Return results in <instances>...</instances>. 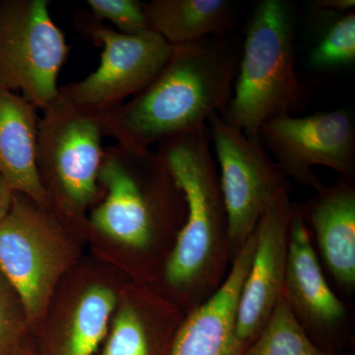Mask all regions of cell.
Instances as JSON below:
<instances>
[{
  "mask_svg": "<svg viewBox=\"0 0 355 355\" xmlns=\"http://www.w3.org/2000/svg\"><path fill=\"white\" fill-rule=\"evenodd\" d=\"M223 36L174 46L158 76L104 113L105 135L121 146H150L187 135L222 114L233 95L237 53Z\"/></svg>",
  "mask_w": 355,
  "mask_h": 355,
  "instance_id": "obj_1",
  "label": "cell"
},
{
  "mask_svg": "<svg viewBox=\"0 0 355 355\" xmlns=\"http://www.w3.org/2000/svg\"><path fill=\"white\" fill-rule=\"evenodd\" d=\"M210 146L205 125L161 142L157 149L186 202V219L166 261L164 277L188 299V313L216 293L232 263L227 210Z\"/></svg>",
  "mask_w": 355,
  "mask_h": 355,
  "instance_id": "obj_2",
  "label": "cell"
},
{
  "mask_svg": "<svg viewBox=\"0 0 355 355\" xmlns=\"http://www.w3.org/2000/svg\"><path fill=\"white\" fill-rule=\"evenodd\" d=\"M295 11L286 0H263L248 26L234 94L222 118L249 137L280 114L304 106L307 87L294 62Z\"/></svg>",
  "mask_w": 355,
  "mask_h": 355,
  "instance_id": "obj_3",
  "label": "cell"
},
{
  "mask_svg": "<svg viewBox=\"0 0 355 355\" xmlns=\"http://www.w3.org/2000/svg\"><path fill=\"white\" fill-rule=\"evenodd\" d=\"M98 182L107 190L91 224L137 251L151 246L159 225L183 227L186 202L164 161L150 148L116 144L104 148Z\"/></svg>",
  "mask_w": 355,
  "mask_h": 355,
  "instance_id": "obj_4",
  "label": "cell"
},
{
  "mask_svg": "<svg viewBox=\"0 0 355 355\" xmlns=\"http://www.w3.org/2000/svg\"><path fill=\"white\" fill-rule=\"evenodd\" d=\"M39 121L37 168L53 211L81 216L99 193L104 113L58 94Z\"/></svg>",
  "mask_w": 355,
  "mask_h": 355,
  "instance_id": "obj_5",
  "label": "cell"
},
{
  "mask_svg": "<svg viewBox=\"0 0 355 355\" xmlns=\"http://www.w3.org/2000/svg\"><path fill=\"white\" fill-rule=\"evenodd\" d=\"M76 258L55 212L13 193L0 221V272L19 294L29 324L46 314L55 284Z\"/></svg>",
  "mask_w": 355,
  "mask_h": 355,
  "instance_id": "obj_6",
  "label": "cell"
},
{
  "mask_svg": "<svg viewBox=\"0 0 355 355\" xmlns=\"http://www.w3.org/2000/svg\"><path fill=\"white\" fill-rule=\"evenodd\" d=\"M49 0L0 1V85L44 110L60 94L58 77L69 46Z\"/></svg>",
  "mask_w": 355,
  "mask_h": 355,
  "instance_id": "obj_7",
  "label": "cell"
},
{
  "mask_svg": "<svg viewBox=\"0 0 355 355\" xmlns=\"http://www.w3.org/2000/svg\"><path fill=\"white\" fill-rule=\"evenodd\" d=\"M77 29L102 46L99 67L86 78L60 86V96L92 111H111L158 76L174 46L153 31L135 36L105 27L91 14L74 16Z\"/></svg>",
  "mask_w": 355,
  "mask_h": 355,
  "instance_id": "obj_8",
  "label": "cell"
},
{
  "mask_svg": "<svg viewBox=\"0 0 355 355\" xmlns=\"http://www.w3.org/2000/svg\"><path fill=\"white\" fill-rule=\"evenodd\" d=\"M207 125L220 168L233 261L266 207L291 187L260 137H247L218 113L209 116Z\"/></svg>",
  "mask_w": 355,
  "mask_h": 355,
  "instance_id": "obj_9",
  "label": "cell"
},
{
  "mask_svg": "<svg viewBox=\"0 0 355 355\" xmlns=\"http://www.w3.org/2000/svg\"><path fill=\"white\" fill-rule=\"evenodd\" d=\"M260 139L284 176L316 191L324 184L313 172L314 166L330 168L342 180H354L355 128L347 110L306 116L280 114L261 128Z\"/></svg>",
  "mask_w": 355,
  "mask_h": 355,
  "instance_id": "obj_10",
  "label": "cell"
},
{
  "mask_svg": "<svg viewBox=\"0 0 355 355\" xmlns=\"http://www.w3.org/2000/svg\"><path fill=\"white\" fill-rule=\"evenodd\" d=\"M292 205L291 193H282L266 207L254 229L256 251L235 324L236 336L246 345L260 335L284 292Z\"/></svg>",
  "mask_w": 355,
  "mask_h": 355,
  "instance_id": "obj_11",
  "label": "cell"
},
{
  "mask_svg": "<svg viewBox=\"0 0 355 355\" xmlns=\"http://www.w3.org/2000/svg\"><path fill=\"white\" fill-rule=\"evenodd\" d=\"M284 294L310 338L313 335L329 343L342 330L347 308L324 279L301 205L294 202Z\"/></svg>",
  "mask_w": 355,
  "mask_h": 355,
  "instance_id": "obj_12",
  "label": "cell"
},
{
  "mask_svg": "<svg viewBox=\"0 0 355 355\" xmlns=\"http://www.w3.org/2000/svg\"><path fill=\"white\" fill-rule=\"evenodd\" d=\"M256 251V233L231 263L227 277L203 304L187 313L171 355H247L249 345L236 336L238 303Z\"/></svg>",
  "mask_w": 355,
  "mask_h": 355,
  "instance_id": "obj_13",
  "label": "cell"
},
{
  "mask_svg": "<svg viewBox=\"0 0 355 355\" xmlns=\"http://www.w3.org/2000/svg\"><path fill=\"white\" fill-rule=\"evenodd\" d=\"M38 125L36 108L0 85V174L12 193L53 211L37 168Z\"/></svg>",
  "mask_w": 355,
  "mask_h": 355,
  "instance_id": "obj_14",
  "label": "cell"
},
{
  "mask_svg": "<svg viewBox=\"0 0 355 355\" xmlns=\"http://www.w3.org/2000/svg\"><path fill=\"white\" fill-rule=\"evenodd\" d=\"M304 218L314 228L320 253L331 277L345 291L355 286V189L338 180L324 186L306 205Z\"/></svg>",
  "mask_w": 355,
  "mask_h": 355,
  "instance_id": "obj_15",
  "label": "cell"
},
{
  "mask_svg": "<svg viewBox=\"0 0 355 355\" xmlns=\"http://www.w3.org/2000/svg\"><path fill=\"white\" fill-rule=\"evenodd\" d=\"M144 9L151 31L172 46L223 36L232 22L227 0H153Z\"/></svg>",
  "mask_w": 355,
  "mask_h": 355,
  "instance_id": "obj_16",
  "label": "cell"
},
{
  "mask_svg": "<svg viewBox=\"0 0 355 355\" xmlns=\"http://www.w3.org/2000/svg\"><path fill=\"white\" fill-rule=\"evenodd\" d=\"M116 303V294L109 287L95 284L86 289L49 355H94L106 336Z\"/></svg>",
  "mask_w": 355,
  "mask_h": 355,
  "instance_id": "obj_17",
  "label": "cell"
},
{
  "mask_svg": "<svg viewBox=\"0 0 355 355\" xmlns=\"http://www.w3.org/2000/svg\"><path fill=\"white\" fill-rule=\"evenodd\" d=\"M247 355L336 354L313 342L282 292L265 328L248 347Z\"/></svg>",
  "mask_w": 355,
  "mask_h": 355,
  "instance_id": "obj_18",
  "label": "cell"
},
{
  "mask_svg": "<svg viewBox=\"0 0 355 355\" xmlns=\"http://www.w3.org/2000/svg\"><path fill=\"white\" fill-rule=\"evenodd\" d=\"M158 347L146 316L132 303H125L114 320L102 355H157Z\"/></svg>",
  "mask_w": 355,
  "mask_h": 355,
  "instance_id": "obj_19",
  "label": "cell"
},
{
  "mask_svg": "<svg viewBox=\"0 0 355 355\" xmlns=\"http://www.w3.org/2000/svg\"><path fill=\"white\" fill-rule=\"evenodd\" d=\"M355 60V13L345 14L330 28L311 53L309 62L324 69L352 64Z\"/></svg>",
  "mask_w": 355,
  "mask_h": 355,
  "instance_id": "obj_20",
  "label": "cell"
},
{
  "mask_svg": "<svg viewBox=\"0 0 355 355\" xmlns=\"http://www.w3.org/2000/svg\"><path fill=\"white\" fill-rule=\"evenodd\" d=\"M30 326L19 294L0 272V355H14Z\"/></svg>",
  "mask_w": 355,
  "mask_h": 355,
  "instance_id": "obj_21",
  "label": "cell"
},
{
  "mask_svg": "<svg viewBox=\"0 0 355 355\" xmlns=\"http://www.w3.org/2000/svg\"><path fill=\"white\" fill-rule=\"evenodd\" d=\"M91 15L96 20H109L119 33L128 36L150 31L144 3L137 0H88Z\"/></svg>",
  "mask_w": 355,
  "mask_h": 355,
  "instance_id": "obj_22",
  "label": "cell"
},
{
  "mask_svg": "<svg viewBox=\"0 0 355 355\" xmlns=\"http://www.w3.org/2000/svg\"><path fill=\"white\" fill-rule=\"evenodd\" d=\"M314 6L323 10L349 13L350 11H354L355 1L354 0H317L314 2Z\"/></svg>",
  "mask_w": 355,
  "mask_h": 355,
  "instance_id": "obj_23",
  "label": "cell"
},
{
  "mask_svg": "<svg viewBox=\"0 0 355 355\" xmlns=\"http://www.w3.org/2000/svg\"><path fill=\"white\" fill-rule=\"evenodd\" d=\"M13 193L7 186L3 177L0 174V221L3 219L8 212L12 202Z\"/></svg>",
  "mask_w": 355,
  "mask_h": 355,
  "instance_id": "obj_24",
  "label": "cell"
},
{
  "mask_svg": "<svg viewBox=\"0 0 355 355\" xmlns=\"http://www.w3.org/2000/svg\"><path fill=\"white\" fill-rule=\"evenodd\" d=\"M14 355H38L35 352V350L32 349V347H28V345H24L23 343L22 345H21V347L19 349H18V352H16Z\"/></svg>",
  "mask_w": 355,
  "mask_h": 355,
  "instance_id": "obj_25",
  "label": "cell"
}]
</instances>
